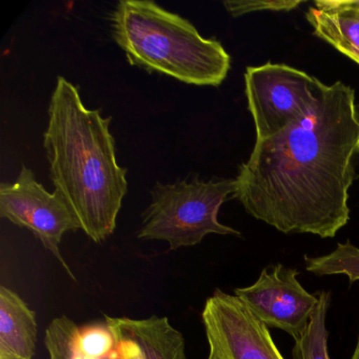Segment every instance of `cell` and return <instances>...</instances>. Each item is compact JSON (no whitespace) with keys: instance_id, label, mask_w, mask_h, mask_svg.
I'll return each instance as SVG.
<instances>
[{"instance_id":"9a60e30c","label":"cell","mask_w":359,"mask_h":359,"mask_svg":"<svg viewBox=\"0 0 359 359\" xmlns=\"http://www.w3.org/2000/svg\"><path fill=\"white\" fill-rule=\"evenodd\" d=\"M115 341L108 325H91L81 330L79 348L86 359H107L114 350Z\"/></svg>"},{"instance_id":"3957f363","label":"cell","mask_w":359,"mask_h":359,"mask_svg":"<svg viewBox=\"0 0 359 359\" xmlns=\"http://www.w3.org/2000/svg\"><path fill=\"white\" fill-rule=\"evenodd\" d=\"M112 35L132 66L194 86L219 87L231 69L220 41L150 0H121L111 14Z\"/></svg>"},{"instance_id":"9c48e42d","label":"cell","mask_w":359,"mask_h":359,"mask_svg":"<svg viewBox=\"0 0 359 359\" xmlns=\"http://www.w3.org/2000/svg\"><path fill=\"white\" fill-rule=\"evenodd\" d=\"M106 325L115 341L107 359H188L184 335L168 317L106 316Z\"/></svg>"},{"instance_id":"ac0fdd59","label":"cell","mask_w":359,"mask_h":359,"mask_svg":"<svg viewBox=\"0 0 359 359\" xmlns=\"http://www.w3.org/2000/svg\"><path fill=\"white\" fill-rule=\"evenodd\" d=\"M9 359H14V358H9Z\"/></svg>"},{"instance_id":"4fadbf2b","label":"cell","mask_w":359,"mask_h":359,"mask_svg":"<svg viewBox=\"0 0 359 359\" xmlns=\"http://www.w3.org/2000/svg\"><path fill=\"white\" fill-rule=\"evenodd\" d=\"M308 272L317 276L346 275L351 283L359 280V248L346 241L337 243L336 249L327 255L304 256Z\"/></svg>"},{"instance_id":"5b68a950","label":"cell","mask_w":359,"mask_h":359,"mask_svg":"<svg viewBox=\"0 0 359 359\" xmlns=\"http://www.w3.org/2000/svg\"><path fill=\"white\" fill-rule=\"evenodd\" d=\"M316 77L285 64L248 67L245 92L256 142L302 121L325 88Z\"/></svg>"},{"instance_id":"52a82bcc","label":"cell","mask_w":359,"mask_h":359,"mask_svg":"<svg viewBox=\"0 0 359 359\" xmlns=\"http://www.w3.org/2000/svg\"><path fill=\"white\" fill-rule=\"evenodd\" d=\"M201 317L208 359H285L269 327L236 296L216 289Z\"/></svg>"},{"instance_id":"30bf717a","label":"cell","mask_w":359,"mask_h":359,"mask_svg":"<svg viewBox=\"0 0 359 359\" xmlns=\"http://www.w3.org/2000/svg\"><path fill=\"white\" fill-rule=\"evenodd\" d=\"M306 18L313 34L359 65L358 0H319Z\"/></svg>"},{"instance_id":"277c9868","label":"cell","mask_w":359,"mask_h":359,"mask_svg":"<svg viewBox=\"0 0 359 359\" xmlns=\"http://www.w3.org/2000/svg\"><path fill=\"white\" fill-rule=\"evenodd\" d=\"M236 189V180L201 182L195 177L157 184L137 237L167 241L174 251L198 245L209 234L241 236L239 231L218 220L220 207Z\"/></svg>"},{"instance_id":"5bb4252c","label":"cell","mask_w":359,"mask_h":359,"mask_svg":"<svg viewBox=\"0 0 359 359\" xmlns=\"http://www.w3.org/2000/svg\"><path fill=\"white\" fill-rule=\"evenodd\" d=\"M81 329L66 315L56 317L46 329L45 346L50 359H86L79 348Z\"/></svg>"},{"instance_id":"ba28073f","label":"cell","mask_w":359,"mask_h":359,"mask_svg":"<svg viewBox=\"0 0 359 359\" xmlns=\"http://www.w3.org/2000/svg\"><path fill=\"white\" fill-rule=\"evenodd\" d=\"M297 275V270L283 264L264 268L253 285L235 289V296L266 327L298 337L308 327L319 300L302 287Z\"/></svg>"},{"instance_id":"8992f818","label":"cell","mask_w":359,"mask_h":359,"mask_svg":"<svg viewBox=\"0 0 359 359\" xmlns=\"http://www.w3.org/2000/svg\"><path fill=\"white\" fill-rule=\"evenodd\" d=\"M0 216L12 224L30 230L76 280L62 257L60 243L69 231L81 230L79 216L60 191L49 193L37 182L29 168L22 167L13 184L0 186Z\"/></svg>"},{"instance_id":"e0dca14e","label":"cell","mask_w":359,"mask_h":359,"mask_svg":"<svg viewBox=\"0 0 359 359\" xmlns=\"http://www.w3.org/2000/svg\"><path fill=\"white\" fill-rule=\"evenodd\" d=\"M352 359H359V336L358 341H357L356 348H355L354 354H353Z\"/></svg>"},{"instance_id":"7a4b0ae2","label":"cell","mask_w":359,"mask_h":359,"mask_svg":"<svg viewBox=\"0 0 359 359\" xmlns=\"http://www.w3.org/2000/svg\"><path fill=\"white\" fill-rule=\"evenodd\" d=\"M43 146L50 176L70 203L81 230L96 243L113 234L128 192V170L117 163L111 117L83 104L79 88L58 76Z\"/></svg>"},{"instance_id":"7c38bea8","label":"cell","mask_w":359,"mask_h":359,"mask_svg":"<svg viewBox=\"0 0 359 359\" xmlns=\"http://www.w3.org/2000/svg\"><path fill=\"white\" fill-rule=\"evenodd\" d=\"M318 304L311 317L310 323L298 337L294 338L292 355L294 359H331L327 353L329 332L325 325L327 309L331 302V293L320 292Z\"/></svg>"},{"instance_id":"8fae6325","label":"cell","mask_w":359,"mask_h":359,"mask_svg":"<svg viewBox=\"0 0 359 359\" xmlns=\"http://www.w3.org/2000/svg\"><path fill=\"white\" fill-rule=\"evenodd\" d=\"M36 344L34 311L18 293L0 287V359H33Z\"/></svg>"},{"instance_id":"2e32d148","label":"cell","mask_w":359,"mask_h":359,"mask_svg":"<svg viewBox=\"0 0 359 359\" xmlns=\"http://www.w3.org/2000/svg\"><path fill=\"white\" fill-rule=\"evenodd\" d=\"M304 0H229L224 8L233 18L254 12H291L304 5Z\"/></svg>"},{"instance_id":"6da1fadb","label":"cell","mask_w":359,"mask_h":359,"mask_svg":"<svg viewBox=\"0 0 359 359\" xmlns=\"http://www.w3.org/2000/svg\"><path fill=\"white\" fill-rule=\"evenodd\" d=\"M358 178L359 102L351 86L336 81L302 121L255 142L233 197L279 232L333 238L350 220Z\"/></svg>"}]
</instances>
